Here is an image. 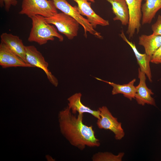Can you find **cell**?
<instances>
[{
    "label": "cell",
    "mask_w": 161,
    "mask_h": 161,
    "mask_svg": "<svg viewBox=\"0 0 161 161\" xmlns=\"http://www.w3.org/2000/svg\"><path fill=\"white\" fill-rule=\"evenodd\" d=\"M151 62L155 64H161V46L152 56Z\"/></svg>",
    "instance_id": "obj_22"
},
{
    "label": "cell",
    "mask_w": 161,
    "mask_h": 161,
    "mask_svg": "<svg viewBox=\"0 0 161 161\" xmlns=\"http://www.w3.org/2000/svg\"><path fill=\"white\" fill-rule=\"evenodd\" d=\"M45 18L48 23L55 26L59 32L69 40H72L77 36L80 24L69 16L63 12L58 13Z\"/></svg>",
    "instance_id": "obj_4"
},
{
    "label": "cell",
    "mask_w": 161,
    "mask_h": 161,
    "mask_svg": "<svg viewBox=\"0 0 161 161\" xmlns=\"http://www.w3.org/2000/svg\"><path fill=\"white\" fill-rule=\"evenodd\" d=\"M0 37L1 41L26 62L25 58V46L18 36L4 32L1 35Z\"/></svg>",
    "instance_id": "obj_15"
},
{
    "label": "cell",
    "mask_w": 161,
    "mask_h": 161,
    "mask_svg": "<svg viewBox=\"0 0 161 161\" xmlns=\"http://www.w3.org/2000/svg\"><path fill=\"white\" fill-rule=\"evenodd\" d=\"M128 5L129 19L126 31L129 38L133 37L135 33H138L141 27L142 18V3L143 0H126Z\"/></svg>",
    "instance_id": "obj_8"
},
{
    "label": "cell",
    "mask_w": 161,
    "mask_h": 161,
    "mask_svg": "<svg viewBox=\"0 0 161 161\" xmlns=\"http://www.w3.org/2000/svg\"><path fill=\"white\" fill-rule=\"evenodd\" d=\"M83 117V114L76 116L68 107L60 112L59 121L62 133L72 145L80 150L86 146H100V140L95 135L93 126L85 124Z\"/></svg>",
    "instance_id": "obj_1"
},
{
    "label": "cell",
    "mask_w": 161,
    "mask_h": 161,
    "mask_svg": "<svg viewBox=\"0 0 161 161\" xmlns=\"http://www.w3.org/2000/svg\"><path fill=\"white\" fill-rule=\"evenodd\" d=\"M57 8L75 19L83 28L85 35L88 32L97 38L102 39L100 33L95 30L88 20L79 13L77 6H71L66 0H51Z\"/></svg>",
    "instance_id": "obj_5"
},
{
    "label": "cell",
    "mask_w": 161,
    "mask_h": 161,
    "mask_svg": "<svg viewBox=\"0 0 161 161\" xmlns=\"http://www.w3.org/2000/svg\"><path fill=\"white\" fill-rule=\"evenodd\" d=\"M0 65L3 68L16 67H33L11 50L1 41L0 44Z\"/></svg>",
    "instance_id": "obj_9"
},
{
    "label": "cell",
    "mask_w": 161,
    "mask_h": 161,
    "mask_svg": "<svg viewBox=\"0 0 161 161\" xmlns=\"http://www.w3.org/2000/svg\"><path fill=\"white\" fill-rule=\"evenodd\" d=\"M112 5L115 16L114 21H119L122 25H128L129 19V11L126 0H105Z\"/></svg>",
    "instance_id": "obj_14"
},
{
    "label": "cell",
    "mask_w": 161,
    "mask_h": 161,
    "mask_svg": "<svg viewBox=\"0 0 161 161\" xmlns=\"http://www.w3.org/2000/svg\"><path fill=\"white\" fill-rule=\"evenodd\" d=\"M97 79L106 83L113 87L112 93V95L122 94L123 96L130 100L133 98L135 99L136 92L135 86H134L136 79H134L127 84L120 85L113 82H108L102 80L99 78H95Z\"/></svg>",
    "instance_id": "obj_18"
},
{
    "label": "cell",
    "mask_w": 161,
    "mask_h": 161,
    "mask_svg": "<svg viewBox=\"0 0 161 161\" xmlns=\"http://www.w3.org/2000/svg\"><path fill=\"white\" fill-rule=\"evenodd\" d=\"M138 44L143 46L145 53L151 57L161 46V36L153 34L142 35L139 37Z\"/></svg>",
    "instance_id": "obj_17"
},
{
    "label": "cell",
    "mask_w": 161,
    "mask_h": 161,
    "mask_svg": "<svg viewBox=\"0 0 161 161\" xmlns=\"http://www.w3.org/2000/svg\"><path fill=\"white\" fill-rule=\"evenodd\" d=\"M78 4V11L82 16H85L86 19L95 29L97 25L103 26H108V21L104 19L97 14L91 7V3L94 2V0H73Z\"/></svg>",
    "instance_id": "obj_10"
},
{
    "label": "cell",
    "mask_w": 161,
    "mask_h": 161,
    "mask_svg": "<svg viewBox=\"0 0 161 161\" xmlns=\"http://www.w3.org/2000/svg\"><path fill=\"white\" fill-rule=\"evenodd\" d=\"M25 58L26 62L33 67H37L42 69L50 82L54 86H57L58 84L57 79L49 71L48 68V63L35 46L33 45L25 46Z\"/></svg>",
    "instance_id": "obj_7"
},
{
    "label": "cell",
    "mask_w": 161,
    "mask_h": 161,
    "mask_svg": "<svg viewBox=\"0 0 161 161\" xmlns=\"http://www.w3.org/2000/svg\"><path fill=\"white\" fill-rule=\"evenodd\" d=\"M138 72L140 82L139 84L135 86L136 92L135 99L139 105L144 106L147 104L156 106L155 100L151 96L154 94L146 85V75L139 68L138 69Z\"/></svg>",
    "instance_id": "obj_11"
},
{
    "label": "cell",
    "mask_w": 161,
    "mask_h": 161,
    "mask_svg": "<svg viewBox=\"0 0 161 161\" xmlns=\"http://www.w3.org/2000/svg\"><path fill=\"white\" fill-rule=\"evenodd\" d=\"M17 3V0H0L1 7L4 6L5 10L7 12L9 11L11 6H16Z\"/></svg>",
    "instance_id": "obj_21"
},
{
    "label": "cell",
    "mask_w": 161,
    "mask_h": 161,
    "mask_svg": "<svg viewBox=\"0 0 161 161\" xmlns=\"http://www.w3.org/2000/svg\"><path fill=\"white\" fill-rule=\"evenodd\" d=\"M57 9L51 0H22L19 13L30 18L36 15L48 18L58 13Z\"/></svg>",
    "instance_id": "obj_3"
},
{
    "label": "cell",
    "mask_w": 161,
    "mask_h": 161,
    "mask_svg": "<svg viewBox=\"0 0 161 161\" xmlns=\"http://www.w3.org/2000/svg\"><path fill=\"white\" fill-rule=\"evenodd\" d=\"M124 155V152L116 155L111 152H99L93 155L92 160L93 161H121Z\"/></svg>",
    "instance_id": "obj_19"
},
{
    "label": "cell",
    "mask_w": 161,
    "mask_h": 161,
    "mask_svg": "<svg viewBox=\"0 0 161 161\" xmlns=\"http://www.w3.org/2000/svg\"><path fill=\"white\" fill-rule=\"evenodd\" d=\"M152 34L161 36V15H159L156 21L151 27Z\"/></svg>",
    "instance_id": "obj_20"
},
{
    "label": "cell",
    "mask_w": 161,
    "mask_h": 161,
    "mask_svg": "<svg viewBox=\"0 0 161 161\" xmlns=\"http://www.w3.org/2000/svg\"><path fill=\"white\" fill-rule=\"evenodd\" d=\"M120 35L123 40L127 43L131 48L139 66V68L141 71L145 74L149 81L151 82L152 75L150 65L151 57L145 53H140L138 51L135 44L128 40L123 31H121Z\"/></svg>",
    "instance_id": "obj_12"
},
{
    "label": "cell",
    "mask_w": 161,
    "mask_h": 161,
    "mask_svg": "<svg viewBox=\"0 0 161 161\" xmlns=\"http://www.w3.org/2000/svg\"><path fill=\"white\" fill-rule=\"evenodd\" d=\"M98 109L100 112V118L97 121L98 127L100 129L110 130L114 134L115 139L121 140L125 134L122 123L113 116L106 106L99 107Z\"/></svg>",
    "instance_id": "obj_6"
},
{
    "label": "cell",
    "mask_w": 161,
    "mask_h": 161,
    "mask_svg": "<svg viewBox=\"0 0 161 161\" xmlns=\"http://www.w3.org/2000/svg\"><path fill=\"white\" fill-rule=\"evenodd\" d=\"M145 0L141 8L143 25L150 24L157 13L161 9V0Z\"/></svg>",
    "instance_id": "obj_16"
},
{
    "label": "cell",
    "mask_w": 161,
    "mask_h": 161,
    "mask_svg": "<svg viewBox=\"0 0 161 161\" xmlns=\"http://www.w3.org/2000/svg\"><path fill=\"white\" fill-rule=\"evenodd\" d=\"M82 94L80 93H76L68 99L69 108L71 110L72 113L83 114L88 113L91 114L97 119L100 118V112L98 109L93 110L89 107L85 106L81 102Z\"/></svg>",
    "instance_id": "obj_13"
},
{
    "label": "cell",
    "mask_w": 161,
    "mask_h": 161,
    "mask_svg": "<svg viewBox=\"0 0 161 161\" xmlns=\"http://www.w3.org/2000/svg\"><path fill=\"white\" fill-rule=\"evenodd\" d=\"M32 27L28 38L30 42H35L40 45L47 43L49 41H53L55 37L59 41L64 40L63 36L57 31L54 26L48 23L45 17L36 15L30 18Z\"/></svg>",
    "instance_id": "obj_2"
}]
</instances>
